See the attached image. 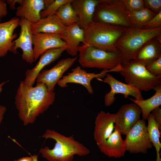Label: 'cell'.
Returning <instances> with one entry per match:
<instances>
[{
  "label": "cell",
  "instance_id": "obj_1",
  "mask_svg": "<svg viewBox=\"0 0 161 161\" xmlns=\"http://www.w3.org/2000/svg\"><path fill=\"white\" fill-rule=\"evenodd\" d=\"M55 93L49 90L42 83L35 87L26 85L21 81L17 91L15 103L18 116L24 126L34 123L40 114L53 104Z\"/></svg>",
  "mask_w": 161,
  "mask_h": 161
},
{
  "label": "cell",
  "instance_id": "obj_2",
  "mask_svg": "<svg viewBox=\"0 0 161 161\" xmlns=\"http://www.w3.org/2000/svg\"><path fill=\"white\" fill-rule=\"evenodd\" d=\"M41 137L55 141L52 149L46 146L40 150L42 157L49 161H73L75 155L84 156L90 152L83 144L75 139L73 135L67 137L53 130L47 129Z\"/></svg>",
  "mask_w": 161,
  "mask_h": 161
},
{
  "label": "cell",
  "instance_id": "obj_3",
  "mask_svg": "<svg viewBox=\"0 0 161 161\" xmlns=\"http://www.w3.org/2000/svg\"><path fill=\"white\" fill-rule=\"evenodd\" d=\"M160 35L161 27L152 29L134 27L127 28L115 44L116 48L120 54L122 66L133 60L149 41Z\"/></svg>",
  "mask_w": 161,
  "mask_h": 161
},
{
  "label": "cell",
  "instance_id": "obj_4",
  "mask_svg": "<svg viewBox=\"0 0 161 161\" xmlns=\"http://www.w3.org/2000/svg\"><path fill=\"white\" fill-rule=\"evenodd\" d=\"M127 28L93 21L84 29L83 44L106 51H118L116 43Z\"/></svg>",
  "mask_w": 161,
  "mask_h": 161
},
{
  "label": "cell",
  "instance_id": "obj_5",
  "mask_svg": "<svg viewBox=\"0 0 161 161\" xmlns=\"http://www.w3.org/2000/svg\"><path fill=\"white\" fill-rule=\"evenodd\" d=\"M78 61L83 68L110 70L121 64L119 51L108 52L83 44L78 47Z\"/></svg>",
  "mask_w": 161,
  "mask_h": 161
},
{
  "label": "cell",
  "instance_id": "obj_6",
  "mask_svg": "<svg viewBox=\"0 0 161 161\" xmlns=\"http://www.w3.org/2000/svg\"><path fill=\"white\" fill-rule=\"evenodd\" d=\"M93 21L126 28L134 27L122 0H99Z\"/></svg>",
  "mask_w": 161,
  "mask_h": 161
},
{
  "label": "cell",
  "instance_id": "obj_7",
  "mask_svg": "<svg viewBox=\"0 0 161 161\" xmlns=\"http://www.w3.org/2000/svg\"><path fill=\"white\" fill-rule=\"evenodd\" d=\"M126 83L137 87L140 91H147L161 84V76L150 73L143 64L133 60L123 66L120 72Z\"/></svg>",
  "mask_w": 161,
  "mask_h": 161
},
{
  "label": "cell",
  "instance_id": "obj_8",
  "mask_svg": "<svg viewBox=\"0 0 161 161\" xmlns=\"http://www.w3.org/2000/svg\"><path fill=\"white\" fill-rule=\"evenodd\" d=\"M126 151L131 153H146L153 145L148 135L145 120L140 119L126 135Z\"/></svg>",
  "mask_w": 161,
  "mask_h": 161
},
{
  "label": "cell",
  "instance_id": "obj_9",
  "mask_svg": "<svg viewBox=\"0 0 161 161\" xmlns=\"http://www.w3.org/2000/svg\"><path fill=\"white\" fill-rule=\"evenodd\" d=\"M122 69V66L119 64L114 69L110 70L103 69L99 73H95L87 72L86 70L81 69L80 66H78L72 69L71 72L62 77L57 84L61 88H65L67 86L68 83L79 84L83 86L89 94H92L94 91L91 83L93 79L103 78L106 76L107 73L110 72H120Z\"/></svg>",
  "mask_w": 161,
  "mask_h": 161
},
{
  "label": "cell",
  "instance_id": "obj_10",
  "mask_svg": "<svg viewBox=\"0 0 161 161\" xmlns=\"http://www.w3.org/2000/svg\"><path fill=\"white\" fill-rule=\"evenodd\" d=\"M98 79L102 80L100 79ZM102 81L108 83L111 88L110 92L106 93L104 97V103L106 106H109L113 103L115 99V95L117 94H123L126 98L131 96L136 100L144 99L141 91L137 87L122 82L108 73Z\"/></svg>",
  "mask_w": 161,
  "mask_h": 161
},
{
  "label": "cell",
  "instance_id": "obj_11",
  "mask_svg": "<svg viewBox=\"0 0 161 161\" xmlns=\"http://www.w3.org/2000/svg\"><path fill=\"white\" fill-rule=\"evenodd\" d=\"M141 114L140 109L135 103L124 104L114 114V125L121 134L126 135L140 119Z\"/></svg>",
  "mask_w": 161,
  "mask_h": 161
},
{
  "label": "cell",
  "instance_id": "obj_12",
  "mask_svg": "<svg viewBox=\"0 0 161 161\" xmlns=\"http://www.w3.org/2000/svg\"><path fill=\"white\" fill-rule=\"evenodd\" d=\"M78 57L67 58L60 60L49 69L44 70L38 75L37 83L44 84L49 90L54 91L56 83L62 77L63 74L74 64Z\"/></svg>",
  "mask_w": 161,
  "mask_h": 161
},
{
  "label": "cell",
  "instance_id": "obj_13",
  "mask_svg": "<svg viewBox=\"0 0 161 161\" xmlns=\"http://www.w3.org/2000/svg\"><path fill=\"white\" fill-rule=\"evenodd\" d=\"M21 30L19 37L14 40V54L17 53V49L22 51V59L30 64L34 62L33 52V34L31 30L32 24L26 19L20 18Z\"/></svg>",
  "mask_w": 161,
  "mask_h": 161
},
{
  "label": "cell",
  "instance_id": "obj_14",
  "mask_svg": "<svg viewBox=\"0 0 161 161\" xmlns=\"http://www.w3.org/2000/svg\"><path fill=\"white\" fill-rule=\"evenodd\" d=\"M20 18L15 17L10 20L0 23V57L7 55L8 52L13 53L14 39L18 36L14 32L19 26Z\"/></svg>",
  "mask_w": 161,
  "mask_h": 161
},
{
  "label": "cell",
  "instance_id": "obj_15",
  "mask_svg": "<svg viewBox=\"0 0 161 161\" xmlns=\"http://www.w3.org/2000/svg\"><path fill=\"white\" fill-rule=\"evenodd\" d=\"M66 49V47L52 49L41 55L39 61L35 67L26 71L25 78L23 81L25 83L29 86H33L38 75L42 69L59 58Z\"/></svg>",
  "mask_w": 161,
  "mask_h": 161
},
{
  "label": "cell",
  "instance_id": "obj_16",
  "mask_svg": "<svg viewBox=\"0 0 161 161\" xmlns=\"http://www.w3.org/2000/svg\"><path fill=\"white\" fill-rule=\"evenodd\" d=\"M32 34L34 61L48 50L66 47L65 42L57 36L42 33Z\"/></svg>",
  "mask_w": 161,
  "mask_h": 161
},
{
  "label": "cell",
  "instance_id": "obj_17",
  "mask_svg": "<svg viewBox=\"0 0 161 161\" xmlns=\"http://www.w3.org/2000/svg\"><path fill=\"white\" fill-rule=\"evenodd\" d=\"M114 114L101 111L96 117L94 137L97 146L104 142L113 132L114 126Z\"/></svg>",
  "mask_w": 161,
  "mask_h": 161
},
{
  "label": "cell",
  "instance_id": "obj_18",
  "mask_svg": "<svg viewBox=\"0 0 161 161\" xmlns=\"http://www.w3.org/2000/svg\"><path fill=\"white\" fill-rule=\"evenodd\" d=\"M67 27L55 15L45 18H41L32 24V33H42L57 36L63 40L66 34Z\"/></svg>",
  "mask_w": 161,
  "mask_h": 161
},
{
  "label": "cell",
  "instance_id": "obj_19",
  "mask_svg": "<svg viewBox=\"0 0 161 161\" xmlns=\"http://www.w3.org/2000/svg\"><path fill=\"white\" fill-rule=\"evenodd\" d=\"M97 146L101 152L109 157L117 158L123 157L126 151L121 134L115 125L114 131L110 136Z\"/></svg>",
  "mask_w": 161,
  "mask_h": 161
},
{
  "label": "cell",
  "instance_id": "obj_20",
  "mask_svg": "<svg viewBox=\"0 0 161 161\" xmlns=\"http://www.w3.org/2000/svg\"><path fill=\"white\" fill-rule=\"evenodd\" d=\"M161 57V35L153 38L140 49L133 60L146 67Z\"/></svg>",
  "mask_w": 161,
  "mask_h": 161
},
{
  "label": "cell",
  "instance_id": "obj_21",
  "mask_svg": "<svg viewBox=\"0 0 161 161\" xmlns=\"http://www.w3.org/2000/svg\"><path fill=\"white\" fill-rule=\"evenodd\" d=\"M99 0H72L71 4L78 17L79 25L84 29L93 21L96 7Z\"/></svg>",
  "mask_w": 161,
  "mask_h": 161
},
{
  "label": "cell",
  "instance_id": "obj_22",
  "mask_svg": "<svg viewBox=\"0 0 161 161\" xmlns=\"http://www.w3.org/2000/svg\"><path fill=\"white\" fill-rule=\"evenodd\" d=\"M45 9L44 0H23L16 14L17 17L24 18L33 24L41 18L40 13Z\"/></svg>",
  "mask_w": 161,
  "mask_h": 161
},
{
  "label": "cell",
  "instance_id": "obj_23",
  "mask_svg": "<svg viewBox=\"0 0 161 161\" xmlns=\"http://www.w3.org/2000/svg\"><path fill=\"white\" fill-rule=\"evenodd\" d=\"M85 31L78 24L75 23L67 27L66 34L63 39L66 44L67 53L72 56H77L78 47L81 42L84 41Z\"/></svg>",
  "mask_w": 161,
  "mask_h": 161
},
{
  "label": "cell",
  "instance_id": "obj_24",
  "mask_svg": "<svg viewBox=\"0 0 161 161\" xmlns=\"http://www.w3.org/2000/svg\"><path fill=\"white\" fill-rule=\"evenodd\" d=\"M154 90L155 91V94L147 99L137 100L130 98L139 107L142 111V119L145 120L154 109L161 105V84L157 86Z\"/></svg>",
  "mask_w": 161,
  "mask_h": 161
},
{
  "label": "cell",
  "instance_id": "obj_25",
  "mask_svg": "<svg viewBox=\"0 0 161 161\" xmlns=\"http://www.w3.org/2000/svg\"><path fill=\"white\" fill-rule=\"evenodd\" d=\"M72 0L61 6L55 14L66 27L75 23L79 24L78 17L72 5Z\"/></svg>",
  "mask_w": 161,
  "mask_h": 161
},
{
  "label": "cell",
  "instance_id": "obj_26",
  "mask_svg": "<svg viewBox=\"0 0 161 161\" xmlns=\"http://www.w3.org/2000/svg\"><path fill=\"white\" fill-rule=\"evenodd\" d=\"M147 120L148 121L147 127L149 138L156 151V161H161L160 154L161 148V144L160 141L161 131L154 120L151 113L149 115Z\"/></svg>",
  "mask_w": 161,
  "mask_h": 161
},
{
  "label": "cell",
  "instance_id": "obj_27",
  "mask_svg": "<svg viewBox=\"0 0 161 161\" xmlns=\"http://www.w3.org/2000/svg\"><path fill=\"white\" fill-rule=\"evenodd\" d=\"M127 12L130 20L134 27L140 28H142L156 15L145 7L138 11Z\"/></svg>",
  "mask_w": 161,
  "mask_h": 161
},
{
  "label": "cell",
  "instance_id": "obj_28",
  "mask_svg": "<svg viewBox=\"0 0 161 161\" xmlns=\"http://www.w3.org/2000/svg\"><path fill=\"white\" fill-rule=\"evenodd\" d=\"M71 0H55L44 10L41 11V18H45L55 15L60 7L63 5L71 1Z\"/></svg>",
  "mask_w": 161,
  "mask_h": 161
},
{
  "label": "cell",
  "instance_id": "obj_29",
  "mask_svg": "<svg viewBox=\"0 0 161 161\" xmlns=\"http://www.w3.org/2000/svg\"><path fill=\"white\" fill-rule=\"evenodd\" d=\"M127 11H136L145 7L143 0H122Z\"/></svg>",
  "mask_w": 161,
  "mask_h": 161
},
{
  "label": "cell",
  "instance_id": "obj_30",
  "mask_svg": "<svg viewBox=\"0 0 161 161\" xmlns=\"http://www.w3.org/2000/svg\"><path fill=\"white\" fill-rule=\"evenodd\" d=\"M148 71L153 75L161 76V57L146 67Z\"/></svg>",
  "mask_w": 161,
  "mask_h": 161
},
{
  "label": "cell",
  "instance_id": "obj_31",
  "mask_svg": "<svg viewBox=\"0 0 161 161\" xmlns=\"http://www.w3.org/2000/svg\"><path fill=\"white\" fill-rule=\"evenodd\" d=\"M144 2L145 7L156 15L161 10V0H144Z\"/></svg>",
  "mask_w": 161,
  "mask_h": 161
},
{
  "label": "cell",
  "instance_id": "obj_32",
  "mask_svg": "<svg viewBox=\"0 0 161 161\" xmlns=\"http://www.w3.org/2000/svg\"><path fill=\"white\" fill-rule=\"evenodd\" d=\"M161 27V10L143 27L144 29H152Z\"/></svg>",
  "mask_w": 161,
  "mask_h": 161
},
{
  "label": "cell",
  "instance_id": "obj_33",
  "mask_svg": "<svg viewBox=\"0 0 161 161\" xmlns=\"http://www.w3.org/2000/svg\"><path fill=\"white\" fill-rule=\"evenodd\" d=\"M153 118L161 131V109L160 106L157 107L152 112Z\"/></svg>",
  "mask_w": 161,
  "mask_h": 161
},
{
  "label": "cell",
  "instance_id": "obj_34",
  "mask_svg": "<svg viewBox=\"0 0 161 161\" xmlns=\"http://www.w3.org/2000/svg\"><path fill=\"white\" fill-rule=\"evenodd\" d=\"M4 0H0V23L1 19L8 14L7 3Z\"/></svg>",
  "mask_w": 161,
  "mask_h": 161
},
{
  "label": "cell",
  "instance_id": "obj_35",
  "mask_svg": "<svg viewBox=\"0 0 161 161\" xmlns=\"http://www.w3.org/2000/svg\"><path fill=\"white\" fill-rule=\"evenodd\" d=\"M23 0H7L6 2V3L9 5L10 8L12 10L16 9L15 7L16 3H18L20 4L22 2Z\"/></svg>",
  "mask_w": 161,
  "mask_h": 161
},
{
  "label": "cell",
  "instance_id": "obj_36",
  "mask_svg": "<svg viewBox=\"0 0 161 161\" xmlns=\"http://www.w3.org/2000/svg\"><path fill=\"white\" fill-rule=\"evenodd\" d=\"M7 111L5 106L0 105V125L3 119L5 113Z\"/></svg>",
  "mask_w": 161,
  "mask_h": 161
},
{
  "label": "cell",
  "instance_id": "obj_37",
  "mask_svg": "<svg viewBox=\"0 0 161 161\" xmlns=\"http://www.w3.org/2000/svg\"><path fill=\"white\" fill-rule=\"evenodd\" d=\"M14 161H33L32 156L29 157H25L20 158Z\"/></svg>",
  "mask_w": 161,
  "mask_h": 161
},
{
  "label": "cell",
  "instance_id": "obj_38",
  "mask_svg": "<svg viewBox=\"0 0 161 161\" xmlns=\"http://www.w3.org/2000/svg\"><path fill=\"white\" fill-rule=\"evenodd\" d=\"M54 1V0H44V3L45 9L49 5Z\"/></svg>",
  "mask_w": 161,
  "mask_h": 161
},
{
  "label": "cell",
  "instance_id": "obj_39",
  "mask_svg": "<svg viewBox=\"0 0 161 161\" xmlns=\"http://www.w3.org/2000/svg\"><path fill=\"white\" fill-rule=\"evenodd\" d=\"M8 81H6L0 83V94L2 90V87Z\"/></svg>",
  "mask_w": 161,
  "mask_h": 161
},
{
  "label": "cell",
  "instance_id": "obj_40",
  "mask_svg": "<svg viewBox=\"0 0 161 161\" xmlns=\"http://www.w3.org/2000/svg\"><path fill=\"white\" fill-rule=\"evenodd\" d=\"M32 157L33 159V161H38V156L35 154L33 156H32Z\"/></svg>",
  "mask_w": 161,
  "mask_h": 161
}]
</instances>
